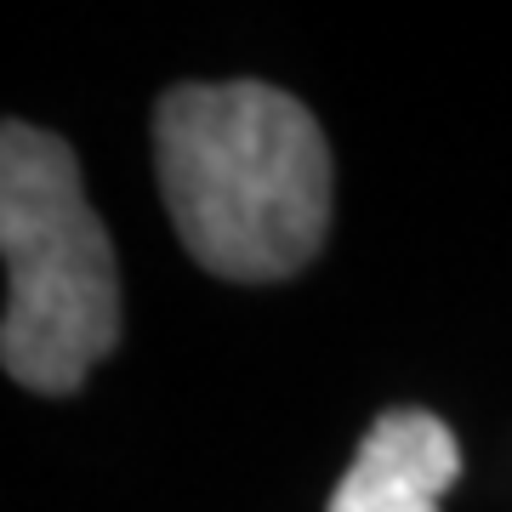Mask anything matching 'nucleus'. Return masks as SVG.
<instances>
[{"label": "nucleus", "mask_w": 512, "mask_h": 512, "mask_svg": "<svg viewBox=\"0 0 512 512\" xmlns=\"http://www.w3.org/2000/svg\"><path fill=\"white\" fill-rule=\"evenodd\" d=\"M165 217L205 274L234 285L296 279L330 239V143L268 80H183L154 103Z\"/></svg>", "instance_id": "1"}, {"label": "nucleus", "mask_w": 512, "mask_h": 512, "mask_svg": "<svg viewBox=\"0 0 512 512\" xmlns=\"http://www.w3.org/2000/svg\"><path fill=\"white\" fill-rule=\"evenodd\" d=\"M0 365L18 387L69 399L120 348V262L63 137L0 131Z\"/></svg>", "instance_id": "2"}, {"label": "nucleus", "mask_w": 512, "mask_h": 512, "mask_svg": "<svg viewBox=\"0 0 512 512\" xmlns=\"http://www.w3.org/2000/svg\"><path fill=\"white\" fill-rule=\"evenodd\" d=\"M456 478L461 444L433 410H387L330 490V512H439Z\"/></svg>", "instance_id": "3"}]
</instances>
